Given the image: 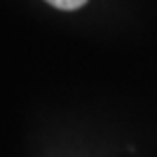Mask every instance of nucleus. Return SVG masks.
Segmentation results:
<instances>
[{
	"label": "nucleus",
	"mask_w": 157,
	"mask_h": 157,
	"mask_svg": "<svg viewBox=\"0 0 157 157\" xmlns=\"http://www.w3.org/2000/svg\"><path fill=\"white\" fill-rule=\"evenodd\" d=\"M51 6L59 8V10H76L80 6H84L88 0H47Z\"/></svg>",
	"instance_id": "obj_1"
}]
</instances>
